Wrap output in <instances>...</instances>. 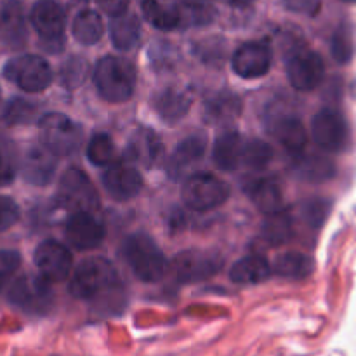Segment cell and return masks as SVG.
<instances>
[{
    "instance_id": "28",
    "label": "cell",
    "mask_w": 356,
    "mask_h": 356,
    "mask_svg": "<svg viewBox=\"0 0 356 356\" xmlns=\"http://www.w3.org/2000/svg\"><path fill=\"white\" fill-rule=\"evenodd\" d=\"M270 273L271 268L264 257L247 256L233 264L232 271H229V278H232L235 284L254 285L266 280V278L270 277Z\"/></svg>"
},
{
    "instance_id": "44",
    "label": "cell",
    "mask_w": 356,
    "mask_h": 356,
    "mask_svg": "<svg viewBox=\"0 0 356 356\" xmlns=\"http://www.w3.org/2000/svg\"><path fill=\"white\" fill-rule=\"evenodd\" d=\"M97 6L110 16H118V14L125 13L129 6V0H96Z\"/></svg>"
},
{
    "instance_id": "14",
    "label": "cell",
    "mask_w": 356,
    "mask_h": 356,
    "mask_svg": "<svg viewBox=\"0 0 356 356\" xmlns=\"http://www.w3.org/2000/svg\"><path fill=\"white\" fill-rule=\"evenodd\" d=\"M65 236L76 250L96 249L104 240V226L92 212H75L66 222Z\"/></svg>"
},
{
    "instance_id": "16",
    "label": "cell",
    "mask_w": 356,
    "mask_h": 356,
    "mask_svg": "<svg viewBox=\"0 0 356 356\" xmlns=\"http://www.w3.org/2000/svg\"><path fill=\"white\" fill-rule=\"evenodd\" d=\"M103 186L111 198L125 202L134 198L143 188V177L138 169L127 163H115L104 172Z\"/></svg>"
},
{
    "instance_id": "36",
    "label": "cell",
    "mask_w": 356,
    "mask_h": 356,
    "mask_svg": "<svg viewBox=\"0 0 356 356\" xmlns=\"http://www.w3.org/2000/svg\"><path fill=\"white\" fill-rule=\"evenodd\" d=\"M330 211H332V202L327 198H312L302 204L301 216L309 228L318 229L325 225Z\"/></svg>"
},
{
    "instance_id": "9",
    "label": "cell",
    "mask_w": 356,
    "mask_h": 356,
    "mask_svg": "<svg viewBox=\"0 0 356 356\" xmlns=\"http://www.w3.org/2000/svg\"><path fill=\"white\" fill-rule=\"evenodd\" d=\"M325 75V65L318 52L312 49H299L292 52L287 61L289 82L294 89L308 92L322 83Z\"/></svg>"
},
{
    "instance_id": "32",
    "label": "cell",
    "mask_w": 356,
    "mask_h": 356,
    "mask_svg": "<svg viewBox=\"0 0 356 356\" xmlns=\"http://www.w3.org/2000/svg\"><path fill=\"white\" fill-rule=\"evenodd\" d=\"M181 26H204L214 19V7L211 0H177Z\"/></svg>"
},
{
    "instance_id": "42",
    "label": "cell",
    "mask_w": 356,
    "mask_h": 356,
    "mask_svg": "<svg viewBox=\"0 0 356 356\" xmlns=\"http://www.w3.org/2000/svg\"><path fill=\"white\" fill-rule=\"evenodd\" d=\"M16 174V163L9 149L0 148V186H6L14 179Z\"/></svg>"
},
{
    "instance_id": "5",
    "label": "cell",
    "mask_w": 356,
    "mask_h": 356,
    "mask_svg": "<svg viewBox=\"0 0 356 356\" xmlns=\"http://www.w3.org/2000/svg\"><path fill=\"white\" fill-rule=\"evenodd\" d=\"M3 76L24 92H42L52 82V70L44 58L21 54L3 66Z\"/></svg>"
},
{
    "instance_id": "20",
    "label": "cell",
    "mask_w": 356,
    "mask_h": 356,
    "mask_svg": "<svg viewBox=\"0 0 356 356\" xmlns=\"http://www.w3.org/2000/svg\"><path fill=\"white\" fill-rule=\"evenodd\" d=\"M242 111V101L236 94L221 92L205 103L204 117L205 122L212 125H226L235 120Z\"/></svg>"
},
{
    "instance_id": "24",
    "label": "cell",
    "mask_w": 356,
    "mask_h": 356,
    "mask_svg": "<svg viewBox=\"0 0 356 356\" xmlns=\"http://www.w3.org/2000/svg\"><path fill=\"white\" fill-rule=\"evenodd\" d=\"M2 35L13 47H21L26 42V21L23 6L17 0H9L2 6Z\"/></svg>"
},
{
    "instance_id": "10",
    "label": "cell",
    "mask_w": 356,
    "mask_h": 356,
    "mask_svg": "<svg viewBox=\"0 0 356 356\" xmlns=\"http://www.w3.org/2000/svg\"><path fill=\"white\" fill-rule=\"evenodd\" d=\"M9 301L28 313H44L52 301L51 282L42 277H23L13 284Z\"/></svg>"
},
{
    "instance_id": "41",
    "label": "cell",
    "mask_w": 356,
    "mask_h": 356,
    "mask_svg": "<svg viewBox=\"0 0 356 356\" xmlns=\"http://www.w3.org/2000/svg\"><path fill=\"white\" fill-rule=\"evenodd\" d=\"M19 219V209L16 202L7 197H0V233L14 226Z\"/></svg>"
},
{
    "instance_id": "17",
    "label": "cell",
    "mask_w": 356,
    "mask_h": 356,
    "mask_svg": "<svg viewBox=\"0 0 356 356\" xmlns=\"http://www.w3.org/2000/svg\"><path fill=\"white\" fill-rule=\"evenodd\" d=\"M58 167V155L52 153L47 146H35L24 156L23 176L28 183L44 186L54 176Z\"/></svg>"
},
{
    "instance_id": "39",
    "label": "cell",
    "mask_w": 356,
    "mask_h": 356,
    "mask_svg": "<svg viewBox=\"0 0 356 356\" xmlns=\"http://www.w3.org/2000/svg\"><path fill=\"white\" fill-rule=\"evenodd\" d=\"M35 108L37 106L33 103H28L24 99H14L7 104L3 117L9 124H26L33 118Z\"/></svg>"
},
{
    "instance_id": "33",
    "label": "cell",
    "mask_w": 356,
    "mask_h": 356,
    "mask_svg": "<svg viewBox=\"0 0 356 356\" xmlns=\"http://www.w3.org/2000/svg\"><path fill=\"white\" fill-rule=\"evenodd\" d=\"M356 52V40H355V30L351 24L343 23L332 35L330 40V54H332L334 61L339 65H350L355 58Z\"/></svg>"
},
{
    "instance_id": "27",
    "label": "cell",
    "mask_w": 356,
    "mask_h": 356,
    "mask_svg": "<svg viewBox=\"0 0 356 356\" xmlns=\"http://www.w3.org/2000/svg\"><path fill=\"white\" fill-rule=\"evenodd\" d=\"M141 24L134 14L122 13L111 21V42L118 51H131L139 44Z\"/></svg>"
},
{
    "instance_id": "34",
    "label": "cell",
    "mask_w": 356,
    "mask_h": 356,
    "mask_svg": "<svg viewBox=\"0 0 356 356\" xmlns=\"http://www.w3.org/2000/svg\"><path fill=\"white\" fill-rule=\"evenodd\" d=\"M263 235L271 245H282L289 242L292 236V221L285 211L268 214L266 222L263 226Z\"/></svg>"
},
{
    "instance_id": "4",
    "label": "cell",
    "mask_w": 356,
    "mask_h": 356,
    "mask_svg": "<svg viewBox=\"0 0 356 356\" xmlns=\"http://www.w3.org/2000/svg\"><path fill=\"white\" fill-rule=\"evenodd\" d=\"M56 202L61 209L72 212H94L99 207V195L87 174L76 167H70L63 174L56 191Z\"/></svg>"
},
{
    "instance_id": "31",
    "label": "cell",
    "mask_w": 356,
    "mask_h": 356,
    "mask_svg": "<svg viewBox=\"0 0 356 356\" xmlns=\"http://www.w3.org/2000/svg\"><path fill=\"white\" fill-rule=\"evenodd\" d=\"M104 33L103 19L96 10H80L73 21V37L82 45H94Z\"/></svg>"
},
{
    "instance_id": "3",
    "label": "cell",
    "mask_w": 356,
    "mask_h": 356,
    "mask_svg": "<svg viewBox=\"0 0 356 356\" xmlns=\"http://www.w3.org/2000/svg\"><path fill=\"white\" fill-rule=\"evenodd\" d=\"M117 285L118 277L113 264L103 257H90L76 266L70 280V292L76 299L92 301L111 292Z\"/></svg>"
},
{
    "instance_id": "15",
    "label": "cell",
    "mask_w": 356,
    "mask_h": 356,
    "mask_svg": "<svg viewBox=\"0 0 356 356\" xmlns=\"http://www.w3.org/2000/svg\"><path fill=\"white\" fill-rule=\"evenodd\" d=\"M271 66V51L263 42H249L238 47L233 54L232 68L245 80L259 79L266 75Z\"/></svg>"
},
{
    "instance_id": "29",
    "label": "cell",
    "mask_w": 356,
    "mask_h": 356,
    "mask_svg": "<svg viewBox=\"0 0 356 356\" xmlns=\"http://www.w3.org/2000/svg\"><path fill=\"white\" fill-rule=\"evenodd\" d=\"M141 9L146 19L159 30L169 31L181 26V16L176 3H167L162 0H143Z\"/></svg>"
},
{
    "instance_id": "7",
    "label": "cell",
    "mask_w": 356,
    "mask_h": 356,
    "mask_svg": "<svg viewBox=\"0 0 356 356\" xmlns=\"http://www.w3.org/2000/svg\"><path fill=\"white\" fill-rule=\"evenodd\" d=\"M45 146L58 156L72 155L82 143V129L63 113H47L40 118Z\"/></svg>"
},
{
    "instance_id": "40",
    "label": "cell",
    "mask_w": 356,
    "mask_h": 356,
    "mask_svg": "<svg viewBox=\"0 0 356 356\" xmlns=\"http://www.w3.org/2000/svg\"><path fill=\"white\" fill-rule=\"evenodd\" d=\"M21 264V256L16 250H0V289L17 271Z\"/></svg>"
},
{
    "instance_id": "2",
    "label": "cell",
    "mask_w": 356,
    "mask_h": 356,
    "mask_svg": "<svg viewBox=\"0 0 356 356\" xmlns=\"http://www.w3.org/2000/svg\"><path fill=\"white\" fill-rule=\"evenodd\" d=\"M124 257L132 273L143 282H159L169 271V261L145 233H134L124 243Z\"/></svg>"
},
{
    "instance_id": "23",
    "label": "cell",
    "mask_w": 356,
    "mask_h": 356,
    "mask_svg": "<svg viewBox=\"0 0 356 356\" xmlns=\"http://www.w3.org/2000/svg\"><path fill=\"white\" fill-rule=\"evenodd\" d=\"M191 106V96L186 90L169 87L163 89L155 99V110L169 124L181 120Z\"/></svg>"
},
{
    "instance_id": "8",
    "label": "cell",
    "mask_w": 356,
    "mask_h": 356,
    "mask_svg": "<svg viewBox=\"0 0 356 356\" xmlns=\"http://www.w3.org/2000/svg\"><path fill=\"white\" fill-rule=\"evenodd\" d=\"M312 134L316 145L329 153H339L350 143V127L343 115L334 108H322L313 117Z\"/></svg>"
},
{
    "instance_id": "1",
    "label": "cell",
    "mask_w": 356,
    "mask_h": 356,
    "mask_svg": "<svg viewBox=\"0 0 356 356\" xmlns=\"http://www.w3.org/2000/svg\"><path fill=\"white\" fill-rule=\"evenodd\" d=\"M136 73L131 61L115 56L103 58L94 68V83L101 97L110 103H124L131 99L136 89Z\"/></svg>"
},
{
    "instance_id": "30",
    "label": "cell",
    "mask_w": 356,
    "mask_h": 356,
    "mask_svg": "<svg viewBox=\"0 0 356 356\" xmlns=\"http://www.w3.org/2000/svg\"><path fill=\"white\" fill-rule=\"evenodd\" d=\"M275 271L284 278L302 280L315 271V261L302 252H285L275 261Z\"/></svg>"
},
{
    "instance_id": "26",
    "label": "cell",
    "mask_w": 356,
    "mask_h": 356,
    "mask_svg": "<svg viewBox=\"0 0 356 356\" xmlns=\"http://www.w3.org/2000/svg\"><path fill=\"white\" fill-rule=\"evenodd\" d=\"M243 139L238 132H225L214 145V162L222 170H235L242 163Z\"/></svg>"
},
{
    "instance_id": "45",
    "label": "cell",
    "mask_w": 356,
    "mask_h": 356,
    "mask_svg": "<svg viewBox=\"0 0 356 356\" xmlns=\"http://www.w3.org/2000/svg\"><path fill=\"white\" fill-rule=\"evenodd\" d=\"M219 2L228 3V6H233V7H245L249 6V3L256 2V0H219Z\"/></svg>"
},
{
    "instance_id": "19",
    "label": "cell",
    "mask_w": 356,
    "mask_h": 356,
    "mask_svg": "<svg viewBox=\"0 0 356 356\" xmlns=\"http://www.w3.org/2000/svg\"><path fill=\"white\" fill-rule=\"evenodd\" d=\"M271 132L277 138V141L292 155L298 156L305 152L306 143H308V134H306L305 125H302V122L298 117L287 115V117L277 118Z\"/></svg>"
},
{
    "instance_id": "46",
    "label": "cell",
    "mask_w": 356,
    "mask_h": 356,
    "mask_svg": "<svg viewBox=\"0 0 356 356\" xmlns=\"http://www.w3.org/2000/svg\"><path fill=\"white\" fill-rule=\"evenodd\" d=\"M341 2H346V3H356V0H341Z\"/></svg>"
},
{
    "instance_id": "21",
    "label": "cell",
    "mask_w": 356,
    "mask_h": 356,
    "mask_svg": "<svg viewBox=\"0 0 356 356\" xmlns=\"http://www.w3.org/2000/svg\"><path fill=\"white\" fill-rule=\"evenodd\" d=\"M160 153H162V143L159 136L149 129H139L138 132H134L127 145V155L134 162L146 167H152L159 160Z\"/></svg>"
},
{
    "instance_id": "25",
    "label": "cell",
    "mask_w": 356,
    "mask_h": 356,
    "mask_svg": "<svg viewBox=\"0 0 356 356\" xmlns=\"http://www.w3.org/2000/svg\"><path fill=\"white\" fill-rule=\"evenodd\" d=\"M294 172L299 179L309 183H325L336 176V165L332 160L322 155H298L294 163Z\"/></svg>"
},
{
    "instance_id": "37",
    "label": "cell",
    "mask_w": 356,
    "mask_h": 356,
    "mask_svg": "<svg viewBox=\"0 0 356 356\" xmlns=\"http://www.w3.org/2000/svg\"><path fill=\"white\" fill-rule=\"evenodd\" d=\"M87 156L94 165H108L113 162L115 145L108 134H96L87 146Z\"/></svg>"
},
{
    "instance_id": "22",
    "label": "cell",
    "mask_w": 356,
    "mask_h": 356,
    "mask_svg": "<svg viewBox=\"0 0 356 356\" xmlns=\"http://www.w3.org/2000/svg\"><path fill=\"white\" fill-rule=\"evenodd\" d=\"M250 200L264 214L284 211V193L275 179H257L247 188Z\"/></svg>"
},
{
    "instance_id": "13",
    "label": "cell",
    "mask_w": 356,
    "mask_h": 356,
    "mask_svg": "<svg viewBox=\"0 0 356 356\" xmlns=\"http://www.w3.org/2000/svg\"><path fill=\"white\" fill-rule=\"evenodd\" d=\"M35 266L38 268V273L49 282L65 280L72 270V252L68 247L61 245L54 240H45L37 247L33 254Z\"/></svg>"
},
{
    "instance_id": "35",
    "label": "cell",
    "mask_w": 356,
    "mask_h": 356,
    "mask_svg": "<svg viewBox=\"0 0 356 356\" xmlns=\"http://www.w3.org/2000/svg\"><path fill=\"white\" fill-rule=\"evenodd\" d=\"M271 159H273V149L268 143L261 141V139H252V141L243 145L242 162L247 167L254 170H263L270 165Z\"/></svg>"
},
{
    "instance_id": "11",
    "label": "cell",
    "mask_w": 356,
    "mask_h": 356,
    "mask_svg": "<svg viewBox=\"0 0 356 356\" xmlns=\"http://www.w3.org/2000/svg\"><path fill=\"white\" fill-rule=\"evenodd\" d=\"M170 266L179 282H200L218 273L222 266V261L212 252L184 250L174 257Z\"/></svg>"
},
{
    "instance_id": "38",
    "label": "cell",
    "mask_w": 356,
    "mask_h": 356,
    "mask_svg": "<svg viewBox=\"0 0 356 356\" xmlns=\"http://www.w3.org/2000/svg\"><path fill=\"white\" fill-rule=\"evenodd\" d=\"M86 75H87V61L82 58H75V56L70 58L61 68L63 83H65L66 87H70V89H75V87L82 86Z\"/></svg>"
},
{
    "instance_id": "12",
    "label": "cell",
    "mask_w": 356,
    "mask_h": 356,
    "mask_svg": "<svg viewBox=\"0 0 356 356\" xmlns=\"http://www.w3.org/2000/svg\"><path fill=\"white\" fill-rule=\"evenodd\" d=\"M30 21L33 24L35 31L44 38L45 42H51L49 47L52 51H58L54 47V42L63 44V31H65L66 17L65 10L56 0H38L30 13Z\"/></svg>"
},
{
    "instance_id": "43",
    "label": "cell",
    "mask_w": 356,
    "mask_h": 356,
    "mask_svg": "<svg viewBox=\"0 0 356 356\" xmlns=\"http://www.w3.org/2000/svg\"><path fill=\"white\" fill-rule=\"evenodd\" d=\"M289 9L296 13L305 14H316L320 9V0H284Z\"/></svg>"
},
{
    "instance_id": "18",
    "label": "cell",
    "mask_w": 356,
    "mask_h": 356,
    "mask_svg": "<svg viewBox=\"0 0 356 356\" xmlns=\"http://www.w3.org/2000/svg\"><path fill=\"white\" fill-rule=\"evenodd\" d=\"M205 139L202 136H190L177 145L169 162V174L172 179L186 176L205 155Z\"/></svg>"
},
{
    "instance_id": "6",
    "label": "cell",
    "mask_w": 356,
    "mask_h": 356,
    "mask_svg": "<svg viewBox=\"0 0 356 356\" xmlns=\"http://www.w3.org/2000/svg\"><path fill=\"white\" fill-rule=\"evenodd\" d=\"M181 197L191 211L207 212L228 200L229 188L225 181L212 174H193L184 183Z\"/></svg>"
}]
</instances>
